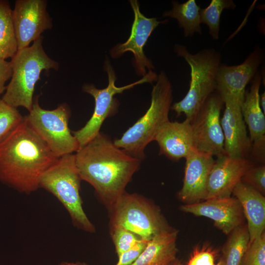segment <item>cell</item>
Wrapping results in <instances>:
<instances>
[{"label": "cell", "mask_w": 265, "mask_h": 265, "mask_svg": "<svg viewBox=\"0 0 265 265\" xmlns=\"http://www.w3.org/2000/svg\"><path fill=\"white\" fill-rule=\"evenodd\" d=\"M75 155L81 180L93 186L108 211L125 192L141 161L117 147L101 132Z\"/></svg>", "instance_id": "cell-1"}, {"label": "cell", "mask_w": 265, "mask_h": 265, "mask_svg": "<svg viewBox=\"0 0 265 265\" xmlns=\"http://www.w3.org/2000/svg\"><path fill=\"white\" fill-rule=\"evenodd\" d=\"M57 159L24 117L0 143V182L30 194L39 188L42 175Z\"/></svg>", "instance_id": "cell-2"}, {"label": "cell", "mask_w": 265, "mask_h": 265, "mask_svg": "<svg viewBox=\"0 0 265 265\" xmlns=\"http://www.w3.org/2000/svg\"><path fill=\"white\" fill-rule=\"evenodd\" d=\"M153 86L150 106L145 113L114 144L130 156L140 160L145 157V149L152 141L160 128L169 120V112L173 100V90L165 73L158 75Z\"/></svg>", "instance_id": "cell-3"}, {"label": "cell", "mask_w": 265, "mask_h": 265, "mask_svg": "<svg viewBox=\"0 0 265 265\" xmlns=\"http://www.w3.org/2000/svg\"><path fill=\"white\" fill-rule=\"evenodd\" d=\"M174 51L190 68L189 88L184 98L171 106L177 116L185 115L191 122L210 96L216 91V77L221 64L220 53L213 48L204 49L191 53L182 45L177 44Z\"/></svg>", "instance_id": "cell-4"}, {"label": "cell", "mask_w": 265, "mask_h": 265, "mask_svg": "<svg viewBox=\"0 0 265 265\" xmlns=\"http://www.w3.org/2000/svg\"><path fill=\"white\" fill-rule=\"evenodd\" d=\"M43 39L41 36L31 46L18 50L11 58L12 75L1 99L13 107L23 106L29 111L33 105L35 85L40 79L42 71L58 69V62L44 51Z\"/></svg>", "instance_id": "cell-5"}, {"label": "cell", "mask_w": 265, "mask_h": 265, "mask_svg": "<svg viewBox=\"0 0 265 265\" xmlns=\"http://www.w3.org/2000/svg\"><path fill=\"white\" fill-rule=\"evenodd\" d=\"M81 181L75 160V155L58 158L44 173L39 188L52 193L68 212L74 226L90 233L96 231L83 207L80 195Z\"/></svg>", "instance_id": "cell-6"}, {"label": "cell", "mask_w": 265, "mask_h": 265, "mask_svg": "<svg viewBox=\"0 0 265 265\" xmlns=\"http://www.w3.org/2000/svg\"><path fill=\"white\" fill-rule=\"evenodd\" d=\"M104 69L107 76L108 83L103 89L97 88L92 84H85L83 91L90 94L95 100V107L93 114L84 127L72 132L79 144L80 148L85 145L100 132V129L104 121L107 118L115 114L118 110L119 103L114 98L116 94L131 89L142 83L156 81L158 75L152 70H149L142 78L128 85L118 87L115 85L116 76L109 60L106 59Z\"/></svg>", "instance_id": "cell-7"}, {"label": "cell", "mask_w": 265, "mask_h": 265, "mask_svg": "<svg viewBox=\"0 0 265 265\" xmlns=\"http://www.w3.org/2000/svg\"><path fill=\"white\" fill-rule=\"evenodd\" d=\"M70 115L66 104H61L53 110H46L39 106L36 97L31 109L24 117L29 127L58 158L76 152L80 148L78 140L69 128Z\"/></svg>", "instance_id": "cell-8"}, {"label": "cell", "mask_w": 265, "mask_h": 265, "mask_svg": "<svg viewBox=\"0 0 265 265\" xmlns=\"http://www.w3.org/2000/svg\"><path fill=\"white\" fill-rule=\"evenodd\" d=\"M109 212L110 227H123L143 239L150 240L168 229L159 211L136 193L125 191Z\"/></svg>", "instance_id": "cell-9"}, {"label": "cell", "mask_w": 265, "mask_h": 265, "mask_svg": "<svg viewBox=\"0 0 265 265\" xmlns=\"http://www.w3.org/2000/svg\"><path fill=\"white\" fill-rule=\"evenodd\" d=\"M224 105L216 91L206 101L191 122L197 151L217 158L225 155L220 112Z\"/></svg>", "instance_id": "cell-10"}, {"label": "cell", "mask_w": 265, "mask_h": 265, "mask_svg": "<svg viewBox=\"0 0 265 265\" xmlns=\"http://www.w3.org/2000/svg\"><path fill=\"white\" fill-rule=\"evenodd\" d=\"M130 3L134 13L130 37L124 43L111 48L110 54L112 58H117L127 52H132L134 56L132 63L137 73L144 76L147 74L146 68L149 70L154 68L151 61L145 54L144 46L154 29L167 20L159 21L156 18H147L141 12L137 0H131Z\"/></svg>", "instance_id": "cell-11"}, {"label": "cell", "mask_w": 265, "mask_h": 265, "mask_svg": "<svg viewBox=\"0 0 265 265\" xmlns=\"http://www.w3.org/2000/svg\"><path fill=\"white\" fill-rule=\"evenodd\" d=\"M45 0H17L12 12L18 50L29 46L53 27Z\"/></svg>", "instance_id": "cell-12"}, {"label": "cell", "mask_w": 265, "mask_h": 265, "mask_svg": "<svg viewBox=\"0 0 265 265\" xmlns=\"http://www.w3.org/2000/svg\"><path fill=\"white\" fill-rule=\"evenodd\" d=\"M221 96L225 105L224 114L221 119L225 155L246 158L251 149V143L241 110L244 97L233 95Z\"/></svg>", "instance_id": "cell-13"}, {"label": "cell", "mask_w": 265, "mask_h": 265, "mask_svg": "<svg viewBox=\"0 0 265 265\" xmlns=\"http://www.w3.org/2000/svg\"><path fill=\"white\" fill-rule=\"evenodd\" d=\"M180 210L196 216L211 219L215 226L226 235L244 224L245 219L239 202L236 197L231 196L186 204L180 207Z\"/></svg>", "instance_id": "cell-14"}, {"label": "cell", "mask_w": 265, "mask_h": 265, "mask_svg": "<svg viewBox=\"0 0 265 265\" xmlns=\"http://www.w3.org/2000/svg\"><path fill=\"white\" fill-rule=\"evenodd\" d=\"M264 59L263 49L258 46L242 63L232 66L220 64L216 77V91L221 96L244 97L246 85L259 71Z\"/></svg>", "instance_id": "cell-15"}, {"label": "cell", "mask_w": 265, "mask_h": 265, "mask_svg": "<svg viewBox=\"0 0 265 265\" xmlns=\"http://www.w3.org/2000/svg\"><path fill=\"white\" fill-rule=\"evenodd\" d=\"M253 166L252 162L246 158L226 155L217 157L209 174L205 200L231 196L234 188Z\"/></svg>", "instance_id": "cell-16"}, {"label": "cell", "mask_w": 265, "mask_h": 265, "mask_svg": "<svg viewBox=\"0 0 265 265\" xmlns=\"http://www.w3.org/2000/svg\"><path fill=\"white\" fill-rule=\"evenodd\" d=\"M262 75L258 71L249 91L245 92L241 110L250 134L252 153L257 160L264 162L265 156V116L260 104V88Z\"/></svg>", "instance_id": "cell-17"}, {"label": "cell", "mask_w": 265, "mask_h": 265, "mask_svg": "<svg viewBox=\"0 0 265 265\" xmlns=\"http://www.w3.org/2000/svg\"><path fill=\"white\" fill-rule=\"evenodd\" d=\"M183 185L178 197L186 204L205 200L209 174L214 163L213 157L196 151L186 158Z\"/></svg>", "instance_id": "cell-18"}, {"label": "cell", "mask_w": 265, "mask_h": 265, "mask_svg": "<svg viewBox=\"0 0 265 265\" xmlns=\"http://www.w3.org/2000/svg\"><path fill=\"white\" fill-rule=\"evenodd\" d=\"M154 141L159 148V154L171 160L186 158L197 151L191 122L187 119L182 122L164 123L159 129Z\"/></svg>", "instance_id": "cell-19"}, {"label": "cell", "mask_w": 265, "mask_h": 265, "mask_svg": "<svg viewBox=\"0 0 265 265\" xmlns=\"http://www.w3.org/2000/svg\"><path fill=\"white\" fill-rule=\"evenodd\" d=\"M232 193L239 202L246 219L249 243L264 233L265 228V198L251 186L241 182Z\"/></svg>", "instance_id": "cell-20"}, {"label": "cell", "mask_w": 265, "mask_h": 265, "mask_svg": "<svg viewBox=\"0 0 265 265\" xmlns=\"http://www.w3.org/2000/svg\"><path fill=\"white\" fill-rule=\"evenodd\" d=\"M178 233L168 228L155 235L131 265H169L176 258Z\"/></svg>", "instance_id": "cell-21"}, {"label": "cell", "mask_w": 265, "mask_h": 265, "mask_svg": "<svg viewBox=\"0 0 265 265\" xmlns=\"http://www.w3.org/2000/svg\"><path fill=\"white\" fill-rule=\"evenodd\" d=\"M172 5V8L165 11L163 16L176 19L180 27L183 29L185 37L192 36L195 33L202 34L200 7L195 0H188L182 3L173 0Z\"/></svg>", "instance_id": "cell-22"}, {"label": "cell", "mask_w": 265, "mask_h": 265, "mask_svg": "<svg viewBox=\"0 0 265 265\" xmlns=\"http://www.w3.org/2000/svg\"><path fill=\"white\" fill-rule=\"evenodd\" d=\"M13 10L8 0H0V58H12L18 51L13 22Z\"/></svg>", "instance_id": "cell-23"}, {"label": "cell", "mask_w": 265, "mask_h": 265, "mask_svg": "<svg viewBox=\"0 0 265 265\" xmlns=\"http://www.w3.org/2000/svg\"><path fill=\"white\" fill-rule=\"evenodd\" d=\"M223 249L224 265H241L249 243L247 224L235 228L230 234Z\"/></svg>", "instance_id": "cell-24"}, {"label": "cell", "mask_w": 265, "mask_h": 265, "mask_svg": "<svg viewBox=\"0 0 265 265\" xmlns=\"http://www.w3.org/2000/svg\"><path fill=\"white\" fill-rule=\"evenodd\" d=\"M236 4L232 0H212L209 6L200 10L201 23L209 27V34L213 40L219 38L220 17L225 9H234Z\"/></svg>", "instance_id": "cell-25"}, {"label": "cell", "mask_w": 265, "mask_h": 265, "mask_svg": "<svg viewBox=\"0 0 265 265\" xmlns=\"http://www.w3.org/2000/svg\"><path fill=\"white\" fill-rule=\"evenodd\" d=\"M18 110L0 99V143L24 121Z\"/></svg>", "instance_id": "cell-26"}, {"label": "cell", "mask_w": 265, "mask_h": 265, "mask_svg": "<svg viewBox=\"0 0 265 265\" xmlns=\"http://www.w3.org/2000/svg\"><path fill=\"white\" fill-rule=\"evenodd\" d=\"M111 227V235L118 257L135 245L142 238L120 226Z\"/></svg>", "instance_id": "cell-27"}, {"label": "cell", "mask_w": 265, "mask_h": 265, "mask_svg": "<svg viewBox=\"0 0 265 265\" xmlns=\"http://www.w3.org/2000/svg\"><path fill=\"white\" fill-rule=\"evenodd\" d=\"M241 265H265L264 233L249 244Z\"/></svg>", "instance_id": "cell-28"}, {"label": "cell", "mask_w": 265, "mask_h": 265, "mask_svg": "<svg viewBox=\"0 0 265 265\" xmlns=\"http://www.w3.org/2000/svg\"><path fill=\"white\" fill-rule=\"evenodd\" d=\"M241 182L247 184L264 195L265 193V166L254 165L242 177Z\"/></svg>", "instance_id": "cell-29"}, {"label": "cell", "mask_w": 265, "mask_h": 265, "mask_svg": "<svg viewBox=\"0 0 265 265\" xmlns=\"http://www.w3.org/2000/svg\"><path fill=\"white\" fill-rule=\"evenodd\" d=\"M216 252L211 247H196L187 265H215Z\"/></svg>", "instance_id": "cell-30"}, {"label": "cell", "mask_w": 265, "mask_h": 265, "mask_svg": "<svg viewBox=\"0 0 265 265\" xmlns=\"http://www.w3.org/2000/svg\"><path fill=\"white\" fill-rule=\"evenodd\" d=\"M149 240L141 238L133 247L118 257V261L115 265H131L132 264L144 250Z\"/></svg>", "instance_id": "cell-31"}, {"label": "cell", "mask_w": 265, "mask_h": 265, "mask_svg": "<svg viewBox=\"0 0 265 265\" xmlns=\"http://www.w3.org/2000/svg\"><path fill=\"white\" fill-rule=\"evenodd\" d=\"M12 68L10 61L0 58V96L6 90L5 82L11 78Z\"/></svg>", "instance_id": "cell-32"}, {"label": "cell", "mask_w": 265, "mask_h": 265, "mask_svg": "<svg viewBox=\"0 0 265 265\" xmlns=\"http://www.w3.org/2000/svg\"><path fill=\"white\" fill-rule=\"evenodd\" d=\"M265 93L261 94L260 97V104L263 113L265 114Z\"/></svg>", "instance_id": "cell-33"}, {"label": "cell", "mask_w": 265, "mask_h": 265, "mask_svg": "<svg viewBox=\"0 0 265 265\" xmlns=\"http://www.w3.org/2000/svg\"><path fill=\"white\" fill-rule=\"evenodd\" d=\"M57 265H89L86 263L80 262H63Z\"/></svg>", "instance_id": "cell-34"}, {"label": "cell", "mask_w": 265, "mask_h": 265, "mask_svg": "<svg viewBox=\"0 0 265 265\" xmlns=\"http://www.w3.org/2000/svg\"><path fill=\"white\" fill-rule=\"evenodd\" d=\"M169 265H182V263L180 260L176 258Z\"/></svg>", "instance_id": "cell-35"}, {"label": "cell", "mask_w": 265, "mask_h": 265, "mask_svg": "<svg viewBox=\"0 0 265 265\" xmlns=\"http://www.w3.org/2000/svg\"><path fill=\"white\" fill-rule=\"evenodd\" d=\"M215 265H224L222 259L221 258Z\"/></svg>", "instance_id": "cell-36"}]
</instances>
